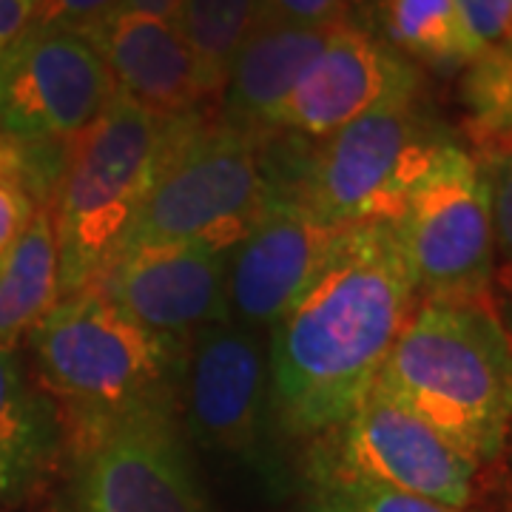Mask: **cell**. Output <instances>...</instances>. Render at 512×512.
Returning a JSON list of instances; mask_svg holds the SVG:
<instances>
[{"label": "cell", "mask_w": 512, "mask_h": 512, "mask_svg": "<svg viewBox=\"0 0 512 512\" xmlns=\"http://www.w3.org/2000/svg\"><path fill=\"white\" fill-rule=\"evenodd\" d=\"M311 512H464L359 478H313Z\"/></svg>", "instance_id": "cell-21"}, {"label": "cell", "mask_w": 512, "mask_h": 512, "mask_svg": "<svg viewBox=\"0 0 512 512\" xmlns=\"http://www.w3.org/2000/svg\"><path fill=\"white\" fill-rule=\"evenodd\" d=\"M60 444L55 402L29 382L15 348H0V507H18L40 490Z\"/></svg>", "instance_id": "cell-17"}, {"label": "cell", "mask_w": 512, "mask_h": 512, "mask_svg": "<svg viewBox=\"0 0 512 512\" xmlns=\"http://www.w3.org/2000/svg\"><path fill=\"white\" fill-rule=\"evenodd\" d=\"M183 0H120L117 12L123 15H148V18L177 20Z\"/></svg>", "instance_id": "cell-29"}, {"label": "cell", "mask_w": 512, "mask_h": 512, "mask_svg": "<svg viewBox=\"0 0 512 512\" xmlns=\"http://www.w3.org/2000/svg\"><path fill=\"white\" fill-rule=\"evenodd\" d=\"M40 0H0V55L29 35Z\"/></svg>", "instance_id": "cell-27"}, {"label": "cell", "mask_w": 512, "mask_h": 512, "mask_svg": "<svg viewBox=\"0 0 512 512\" xmlns=\"http://www.w3.org/2000/svg\"><path fill=\"white\" fill-rule=\"evenodd\" d=\"M493 470V481L498 487V512H512V424L501 456L490 464Z\"/></svg>", "instance_id": "cell-28"}, {"label": "cell", "mask_w": 512, "mask_h": 512, "mask_svg": "<svg viewBox=\"0 0 512 512\" xmlns=\"http://www.w3.org/2000/svg\"><path fill=\"white\" fill-rule=\"evenodd\" d=\"M271 197L259 137L208 120L197 109L160 120L151 185L114 262L157 245L234 251Z\"/></svg>", "instance_id": "cell-4"}, {"label": "cell", "mask_w": 512, "mask_h": 512, "mask_svg": "<svg viewBox=\"0 0 512 512\" xmlns=\"http://www.w3.org/2000/svg\"><path fill=\"white\" fill-rule=\"evenodd\" d=\"M35 214V197L15 180L0 177V259L15 248Z\"/></svg>", "instance_id": "cell-26"}, {"label": "cell", "mask_w": 512, "mask_h": 512, "mask_svg": "<svg viewBox=\"0 0 512 512\" xmlns=\"http://www.w3.org/2000/svg\"><path fill=\"white\" fill-rule=\"evenodd\" d=\"M416 296L493 302L495 234L490 191L476 157L450 140L393 222Z\"/></svg>", "instance_id": "cell-7"}, {"label": "cell", "mask_w": 512, "mask_h": 512, "mask_svg": "<svg viewBox=\"0 0 512 512\" xmlns=\"http://www.w3.org/2000/svg\"><path fill=\"white\" fill-rule=\"evenodd\" d=\"M416 299L396 225L345 228L325 268L271 325V402L282 424L322 436L348 419L419 308Z\"/></svg>", "instance_id": "cell-1"}, {"label": "cell", "mask_w": 512, "mask_h": 512, "mask_svg": "<svg viewBox=\"0 0 512 512\" xmlns=\"http://www.w3.org/2000/svg\"><path fill=\"white\" fill-rule=\"evenodd\" d=\"M373 390L490 467L512 424V336L495 302H421Z\"/></svg>", "instance_id": "cell-2"}, {"label": "cell", "mask_w": 512, "mask_h": 512, "mask_svg": "<svg viewBox=\"0 0 512 512\" xmlns=\"http://www.w3.org/2000/svg\"><path fill=\"white\" fill-rule=\"evenodd\" d=\"M89 40L114 89L157 120L188 114L205 100L194 52L174 20L114 12Z\"/></svg>", "instance_id": "cell-15"}, {"label": "cell", "mask_w": 512, "mask_h": 512, "mask_svg": "<svg viewBox=\"0 0 512 512\" xmlns=\"http://www.w3.org/2000/svg\"><path fill=\"white\" fill-rule=\"evenodd\" d=\"M382 20L399 55L404 52L421 63L467 69L481 55L456 0H382Z\"/></svg>", "instance_id": "cell-19"}, {"label": "cell", "mask_w": 512, "mask_h": 512, "mask_svg": "<svg viewBox=\"0 0 512 512\" xmlns=\"http://www.w3.org/2000/svg\"><path fill=\"white\" fill-rule=\"evenodd\" d=\"M256 0H183L177 26L188 40L205 97H217L242 40L254 29Z\"/></svg>", "instance_id": "cell-20"}, {"label": "cell", "mask_w": 512, "mask_h": 512, "mask_svg": "<svg viewBox=\"0 0 512 512\" xmlns=\"http://www.w3.org/2000/svg\"><path fill=\"white\" fill-rule=\"evenodd\" d=\"M419 86V72L396 49L342 23L299 74L274 131L322 140L390 100L416 97Z\"/></svg>", "instance_id": "cell-11"}, {"label": "cell", "mask_w": 512, "mask_h": 512, "mask_svg": "<svg viewBox=\"0 0 512 512\" xmlns=\"http://www.w3.org/2000/svg\"><path fill=\"white\" fill-rule=\"evenodd\" d=\"M114 92L89 37L29 32L0 55V137L66 143L109 106Z\"/></svg>", "instance_id": "cell-10"}, {"label": "cell", "mask_w": 512, "mask_h": 512, "mask_svg": "<svg viewBox=\"0 0 512 512\" xmlns=\"http://www.w3.org/2000/svg\"><path fill=\"white\" fill-rule=\"evenodd\" d=\"M120 0H40L29 32H72L89 37L117 12Z\"/></svg>", "instance_id": "cell-23"}, {"label": "cell", "mask_w": 512, "mask_h": 512, "mask_svg": "<svg viewBox=\"0 0 512 512\" xmlns=\"http://www.w3.org/2000/svg\"><path fill=\"white\" fill-rule=\"evenodd\" d=\"M60 302V262L52 211L37 214L0 259V348H15L20 336L32 330Z\"/></svg>", "instance_id": "cell-18"}, {"label": "cell", "mask_w": 512, "mask_h": 512, "mask_svg": "<svg viewBox=\"0 0 512 512\" xmlns=\"http://www.w3.org/2000/svg\"><path fill=\"white\" fill-rule=\"evenodd\" d=\"M478 146L476 163L490 191L495 248L504 254L501 285L512 305V137L478 140Z\"/></svg>", "instance_id": "cell-22"}, {"label": "cell", "mask_w": 512, "mask_h": 512, "mask_svg": "<svg viewBox=\"0 0 512 512\" xmlns=\"http://www.w3.org/2000/svg\"><path fill=\"white\" fill-rule=\"evenodd\" d=\"M348 3H350V0H348Z\"/></svg>", "instance_id": "cell-31"}, {"label": "cell", "mask_w": 512, "mask_h": 512, "mask_svg": "<svg viewBox=\"0 0 512 512\" xmlns=\"http://www.w3.org/2000/svg\"><path fill=\"white\" fill-rule=\"evenodd\" d=\"M333 29L254 23L220 92L222 123L254 137L274 134L276 114Z\"/></svg>", "instance_id": "cell-16"}, {"label": "cell", "mask_w": 512, "mask_h": 512, "mask_svg": "<svg viewBox=\"0 0 512 512\" xmlns=\"http://www.w3.org/2000/svg\"><path fill=\"white\" fill-rule=\"evenodd\" d=\"M456 6L481 52H510L512 0H456Z\"/></svg>", "instance_id": "cell-25"}, {"label": "cell", "mask_w": 512, "mask_h": 512, "mask_svg": "<svg viewBox=\"0 0 512 512\" xmlns=\"http://www.w3.org/2000/svg\"><path fill=\"white\" fill-rule=\"evenodd\" d=\"M185 416L205 447L251 456L259 441L268 365L254 330L217 322L197 333L185 359Z\"/></svg>", "instance_id": "cell-14"}, {"label": "cell", "mask_w": 512, "mask_h": 512, "mask_svg": "<svg viewBox=\"0 0 512 512\" xmlns=\"http://www.w3.org/2000/svg\"><path fill=\"white\" fill-rule=\"evenodd\" d=\"M342 231L274 191L265 214L228 256L231 322L248 330L271 328L325 268Z\"/></svg>", "instance_id": "cell-12"}, {"label": "cell", "mask_w": 512, "mask_h": 512, "mask_svg": "<svg viewBox=\"0 0 512 512\" xmlns=\"http://www.w3.org/2000/svg\"><path fill=\"white\" fill-rule=\"evenodd\" d=\"M254 23L333 29L348 23V0H256Z\"/></svg>", "instance_id": "cell-24"}, {"label": "cell", "mask_w": 512, "mask_h": 512, "mask_svg": "<svg viewBox=\"0 0 512 512\" xmlns=\"http://www.w3.org/2000/svg\"><path fill=\"white\" fill-rule=\"evenodd\" d=\"M450 143L419 94L367 111L313 146L291 188L276 191L333 228L396 222L436 154Z\"/></svg>", "instance_id": "cell-6"}, {"label": "cell", "mask_w": 512, "mask_h": 512, "mask_svg": "<svg viewBox=\"0 0 512 512\" xmlns=\"http://www.w3.org/2000/svg\"><path fill=\"white\" fill-rule=\"evenodd\" d=\"M498 316H501V319H507V325H504V328L510 330V336H512V305L510 308H504V311H498Z\"/></svg>", "instance_id": "cell-30"}, {"label": "cell", "mask_w": 512, "mask_h": 512, "mask_svg": "<svg viewBox=\"0 0 512 512\" xmlns=\"http://www.w3.org/2000/svg\"><path fill=\"white\" fill-rule=\"evenodd\" d=\"M228 256L202 245L140 248L120 256L94 291L151 333L185 342L188 333L231 319Z\"/></svg>", "instance_id": "cell-13"}, {"label": "cell", "mask_w": 512, "mask_h": 512, "mask_svg": "<svg viewBox=\"0 0 512 512\" xmlns=\"http://www.w3.org/2000/svg\"><path fill=\"white\" fill-rule=\"evenodd\" d=\"M478 467L470 456L373 390L348 419L313 447L311 478H359L467 510L476 498Z\"/></svg>", "instance_id": "cell-8"}, {"label": "cell", "mask_w": 512, "mask_h": 512, "mask_svg": "<svg viewBox=\"0 0 512 512\" xmlns=\"http://www.w3.org/2000/svg\"><path fill=\"white\" fill-rule=\"evenodd\" d=\"M160 143V120L114 92L109 106L66 143L55 194L60 299L94 288L146 197Z\"/></svg>", "instance_id": "cell-5"}, {"label": "cell", "mask_w": 512, "mask_h": 512, "mask_svg": "<svg viewBox=\"0 0 512 512\" xmlns=\"http://www.w3.org/2000/svg\"><path fill=\"white\" fill-rule=\"evenodd\" d=\"M72 453L74 512H205L171 410L103 424Z\"/></svg>", "instance_id": "cell-9"}, {"label": "cell", "mask_w": 512, "mask_h": 512, "mask_svg": "<svg viewBox=\"0 0 512 512\" xmlns=\"http://www.w3.org/2000/svg\"><path fill=\"white\" fill-rule=\"evenodd\" d=\"M32 333L37 376L69 441L103 424L171 410L183 342L137 325L100 291L60 299Z\"/></svg>", "instance_id": "cell-3"}]
</instances>
